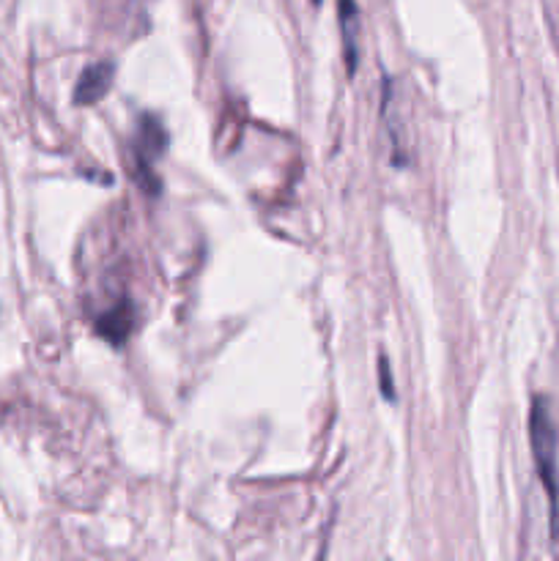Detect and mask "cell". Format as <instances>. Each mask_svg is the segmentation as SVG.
<instances>
[{"label": "cell", "mask_w": 559, "mask_h": 561, "mask_svg": "<svg viewBox=\"0 0 559 561\" xmlns=\"http://www.w3.org/2000/svg\"><path fill=\"white\" fill-rule=\"evenodd\" d=\"M529 442L535 455L537 474L548 496V524H551V540L559 542V477H557V427H554L551 411L546 398H535L529 414Z\"/></svg>", "instance_id": "obj_1"}, {"label": "cell", "mask_w": 559, "mask_h": 561, "mask_svg": "<svg viewBox=\"0 0 559 561\" xmlns=\"http://www.w3.org/2000/svg\"><path fill=\"white\" fill-rule=\"evenodd\" d=\"M115 66L107 64V60H99V64L88 66L80 75L75 88V104H96L104 93L113 85Z\"/></svg>", "instance_id": "obj_2"}, {"label": "cell", "mask_w": 559, "mask_h": 561, "mask_svg": "<svg viewBox=\"0 0 559 561\" xmlns=\"http://www.w3.org/2000/svg\"><path fill=\"white\" fill-rule=\"evenodd\" d=\"M132 321H135V310H132V301H118L115 307H110L107 312H102L96 321V332L107 340L110 345L121 348V345L129 340L132 334Z\"/></svg>", "instance_id": "obj_3"}, {"label": "cell", "mask_w": 559, "mask_h": 561, "mask_svg": "<svg viewBox=\"0 0 559 561\" xmlns=\"http://www.w3.org/2000/svg\"><path fill=\"white\" fill-rule=\"evenodd\" d=\"M340 31H343V53L349 75L356 71V58H360V9L356 0H338Z\"/></svg>", "instance_id": "obj_4"}, {"label": "cell", "mask_w": 559, "mask_h": 561, "mask_svg": "<svg viewBox=\"0 0 559 561\" xmlns=\"http://www.w3.org/2000/svg\"><path fill=\"white\" fill-rule=\"evenodd\" d=\"M164 142H168V135H164L162 124L151 115H142L140 121V146L146 148V157H157V153L164 151Z\"/></svg>", "instance_id": "obj_5"}, {"label": "cell", "mask_w": 559, "mask_h": 561, "mask_svg": "<svg viewBox=\"0 0 559 561\" xmlns=\"http://www.w3.org/2000/svg\"><path fill=\"white\" fill-rule=\"evenodd\" d=\"M378 381H381V394L387 400H395V381L392 370H389V362L384 356H378Z\"/></svg>", "instance_id": "obj_6"}, {"label": "cell", "mask_w": 559, "mask_h": 561, "mask_svg": "<svg viewBox=\"0 0 559 561\" xmlns=\"http://www.w3.org/2000/svg\"><path fill=\"white\" fill-rule=\"evenodd\" d=\"M318 3H321V0H312V5H318Z\"/></svg>", "instance_id": "obj_7"}]
</instances>
